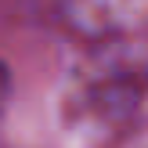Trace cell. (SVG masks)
Segmentation results:
<instances>
[{
    "label": "cell",
    "instance_id": "obj_1",
    "mask_svg": "<svg viewBox=\"0 0 148 148\" xmlns=\"http://www.w3.org/2000/svg\"><path fill=\"white\" fill-rule=\"evenodd\" d=\"M7 94H11V76H7L4 62H0V105H4V101H7Z\"/></svg>",
    "mask_w": 148,
    "mask_h": 148
}]
</instances>
